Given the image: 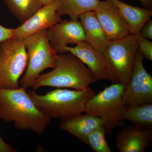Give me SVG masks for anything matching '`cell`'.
I'll list each match as a JSON object with an SVG mask.
<instances>
[{"mask_svg":"<svg viewBox=\"0 0 152 152\" xmlns=\"http://www.w3.org/2000/svg\"><path fill=\"white\" fill-rule=\"evenodd\" d=\"M50 119L37 108L26 89L0 88V120L13 123L21 130L31 131L38 135L45 132Z\"/></svg>","mask_w":152,"mask_h":152,"instance_id":"1","label":"cell"},{"mask_svg":"<svg viewBox=\"0 0 152 152\" xmlns=\"http://www.w3.org/2000/svg\"><path fill=\"white\" fill-rule=\"evenodd\" d=\"M37 108L50 119L65 121L85 113L87 103L96 94L91 88L84 90L57 89L45 95L27 92Z\"/></svg>","mask_w":152,"mask_h":152,"instance_id":"2","label":"cell"},{"mask_svg":"<svg viewBox=\"0 0 152 152\" xmlns=\"http://www.w3.org/2000/svg\"><path fill=\"white\" fill-rule=\"evenodd\" d=\"M96 82L91 71L78 58L71 53H64L58 55L53 69L40 75L31 88L34 91L43 87L84 90Z\"/></svg>","mask_w":152,"mask_h":152,"instance_id":"3","label":"cell"},{"mask_svg":"<svg viewBox=\"0 0 152 152\" xmlns=\"http://www.w3.org/2000/svg\"><path fill=\"white\" fill-rule=\"evenodd\" d=\"M140 36L130 34L109 41L102 50L109 81L112 83L126 86L129 82L135 64Z\"/></svg>","mask_w":152,"mask_h":152,"instance_id":"4","label":"cell"},{"mask_svg":"<svg viewBox=\"0 0 152 152\" xmlns=\"http://www.w3.org/2000/svg\"><path fill=\"white\" fill-rule=\"evenodd\" d=\"M124 87L123 85L112 83L95 94L87 103L85 113L101 118L107 134H111L124 121L123 114L126 108L123 100Z\"/></svg>","mask_w":152,"mask_h":152,"instance_id":"5","label":"cell"},{"mask_svg":"<svg viewBox=\"0 0 152 152\" xmlns=\"http://www.w3.org/2000/svg\"><path fill=\"white\" fill-rule=\"evenodd\" d=\"M47 29L29 36L24 40L28 56L26 71L20 80L21 86L31 88L41 73L56 66L58 54L52 48L47 35Z\"/></svg>","mask_w":152,"mask_h":152,"instance_id":"6","label":"cell"},{"mask_svg":"<svg viewBox=\"0 0 152 152\" xmlns=\"http://www.w3.org/2000/svg\"><path fill=\"white\" fill-rule=\"evenodd\" d=\"M27 64L24 41L11 38L0 43V88H20Z\"/></svg>","mask_w":152,"mask_h":152,"instance_id":"7","label":"cell"},{"mask_svg":"<svg viewBox=\"0 0 152 152\" xmlns=\"http://www.w3.org/2000/svg\"><path fill=\"white\" fill-rule=\"evenodd\" d=\"M143 60L138 50L132 74L125 86L123 100L126 107L152 103V77L144 67Z\"/></svg>","mask_w":152,"mask_h":152,"instance_id":"8","label":"cell"},{"mask_svg":"<svg viewBox=\"0 0 152 152\" xmlns=\"http://www.w3.org/2000/svg\"><path fill=\"white\" fill-rule=\"evenodd\" d=\"M60 0H55L43 6L27 20L16 28H13L12 38L24 40L26 38L43 30L47 29L62 20L57 12Z\"/></svg>","mask_w":152,"mask_h":152,"instance_id":"9","label":"cell"},{"mask_svg":"<svg viewBox=\"0 0 152 152\" xmlns=\"http://www.w3.org/2000/svg\"><path fill=\"white\" fill-rule=\"evenodd\" d=\"M47 35L51 46L57 53H64L69 44H77L86 41L81 23L78 19L65 20L47 29Z\"/></svg>","mask_w":152,"mask_h":152,"instance_id":"10","label":"cell"},{"mask_svg":"<svg viewBox=\"0 0 152 152\" xmlns=\"http://www.w3.org/2000/svg\"><path fill=\"white\" fill-rule=\"evenodd\" d=\"M94 12L109 40L131 34L127 23L111 0L100 1Z\"/></svg>","mask_w":152,"mask_h":152,"instance_id":"11","label":"cell"},{"mask_svg":"<svg viewBox=\"0 0 152 152\" xmlns=\"http://www.w3.org/2000/svg\"><path fill=\"white\" fill-rule=\"evenodd\" d=\"M75 46H67L65 48V53H71L87 66L96 80L109 81L104 59L102 54L86 41H81Z\"/></svg>","mask_w":152,"mask_h":152,"instance_id":"12","label":"cell"},{"mask_svg":"<svg viewBox=\"0 0 152 152\" xmlns=\"http://www.w3.org/2000/svg\"><path fill=\"white\" fill-rule=\"evenodd\" d=\"M152 141L151 129L127 126L118 132L116 146L121 152H144Z\"/></svg>","mask_w":152,"mask_h":152,"instance_id":"13","label":"cell"},{"mask_svg":"<svg viewBox=\"0 0 152 152\" xmlns=\"http://www.w3.org/2000/svg\"><path fill=\"white\" fill-rule=\"evenodd\" d=\"M103 125L101 118L88 114H80L62 121L60 128L70 133L80 141L88 145V138L94 130Z\"/></svg>","mask_w":152,"mask_h":152,"instance_id":"14","label":"cell"},{"mask_svg":"<svg viewBox=\"0 0 152 152\" xmlns=\"http://www.w3.org/2000/svg\"><path fill=\"white\" fill-rule=\"evenodd\" d=\"M111 1L127 23L131 34L140 35L142 28L152 16V9L134 7L120 0Z\"/></svg>","mask_w":152,"mask_h":152,"instance_id":"15","label":"cell"},{"mask_svg":"<svg viewBox=\"0 0 152 152\" xmlns=\"http://www.w3.org/2000/svg\"><path fill=\"white\" fill-rule=\"evenodd\" d=\"M79 19L84 31L86 41L101 53L106 44L110 40L94 11L85 13L80 16Z\"/></svg>","mask_w":152,"mask_h":152,"instance_id":"16","label":"cell"},{"mask_svg":"<svg viewBox=\"0 0 152 152\" xmlns=\"http://www.w3.org/2000/svg\"><path fill=\"white\" fill-rule=\"evenodd\" d=\"M99 0H60L57 12L60 15H69L71 19H78L87 12L95 11L99 6Z\"/></svg>","mask_w":152,"mask_h":152,"instance_id":"17","label":"cell"},{"mask_svg":"<svg viewBox=\"0 0 152 152\" xmlns=\"http://www.w3.org/2000/svg\"><path fill=\"white\" fill-rule=\"evenodd\" d=\"M123 119L129 121L133 126L138 127L151 129L152 103L126 108L123 114Z\"/></svg>","mask_w":152,"mask_h":152,"instance_id":"18","label":"cell"},{"mask_svg":"<svg viewBox=\"0 0 152 152\" xmlns=\"http://www.w3.org/2000/svg\"><path fill=\"white\" fill-rule=\"evenodd\" d=\"M11 13L21 23L42 7L41 0H3Z\"/></svg>","mask_w":152,"mask_h":152,"instance_id":"19","label":"cell"},{"mask_svg":"<svg viewBox=\"0 0 152 152\" xmlns=\"http://www.w3.org/2000/svg\"><path fill=\"white\" fill-rule=\"evenodd\" d=\"M106 132L103 125L95 129L88 138V145L96 152H112L106 138Z\"/></svg>","mask_w":152,"mask_h":152,"instance_id":"20","label":"cell"},{"mask_svg":"<svg viewBox=\"0 0 152 152\" xmlns=\"http://www.w3.org/2000/svg\"><path fill=\"white\" fill-rule=\"evenodd\" d=\"M138 50L143 58L147 60L152 61V42L146 38L139 37L138 41Z\"/></svg>","mask_w":152,"mask_h":152,"instance_id":"21","label":"cell"},{"mask_svg":"<svg viewBox=\"0 0 152 152\" xmlns=\"http://www.w3.org/2000/svg\"><path fill=\"white\" fill-rule=\"evenodd\" d=\"M140 35L142 37L152 39V20H149L142 28L140 31Z\"/></svg>","mask_w":152,"mask_h":152,"instance_id":"22","label":"cell"},{"mask_svg":"<svg viewBox=\"0 0 152 152\" xmlns=\"http://www.w3.org/2000/svg\"><path fill=\"white\" fill-rule=\"evenodd\" d=\"M13 29L3 26L0 24V43L12 38Z\"/></svg>","mask_w":152,"mask_h":152,"instance_id":"23","label":"cell"},{"mask_svg":"<svg viewBox=\"0 0 152 152\" xmlns=\"http://www.w3.org/2000/svg\"><path fill=\"white\" fill-rule=\"evenodd\" d=\"M18 150L6 142L0 135V152H17Z\"/></svg>","mask_w":152,"mask_h":152,"instance_id":"24","label":"cell"},{"mask_svg":"<svg viewBox=\"0 0 152 152\" xmlns=\"http://www.w3.org/2000/svg\"><path fill=\"white\" fill-rule=\"evenodd\" d=\"M146 8L152 9V0H138Z\"/></svg>","mask_w":152,"mask_h":152,"instance_id":"25","label":"cell"},{"mask_svg":"<svg viewBox=\"0 0 152 152\" xmlns=\"http://www.w3.org/2000/svg\"><path fill=\"white\" fill-rule=\"evenodd\" d=\"M55 0H41L42 4L43 6L45 5L48 4L50 3H52V2Z\"/></svg>","mask_w":152,"mask_h":152,"instance_id":"26","label":"cell"}]
</instances>
